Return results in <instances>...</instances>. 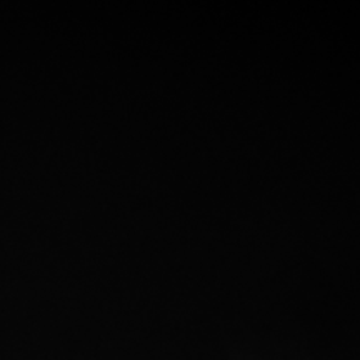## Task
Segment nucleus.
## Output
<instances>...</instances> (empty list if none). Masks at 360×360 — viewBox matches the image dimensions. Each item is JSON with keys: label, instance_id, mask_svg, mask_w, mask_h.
<instances>
[]
</instances>
